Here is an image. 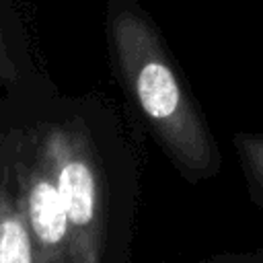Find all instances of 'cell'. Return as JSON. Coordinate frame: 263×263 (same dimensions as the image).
Instances as JSON below:
<instances>
[{
    "label": "cell",
    "mask_w": 263,
    "mask_h": 263,
    "mask_svg": "<svg viewBox=\"0 0 263 263\" xmlns=\"http://www.w3.org/2000/svg\"><path fill=\"white\" fill-rule=\"evenodd\" d=\"M0 263H33L29 232L14 216L0 220Z\"/></svg>",
    "instance_id": "4"
},
{
    "label": "cell",
    "mask_w": 263,
    "mask_h": 263,
    "mask_svg": "<svg viewBox=\"0 0 263 263\" xmlns=\"http://www.w3.org/2000/svg\"><path fill=\"white\" fill-rule=\"evenodd\" d=\"M55 187L66 208L70 226H74L76 230L90 228L97 220L99 208V189L90 164L80 156L68 154L58 166Z\"/></svg>",
    "instance_id": "2"
},
{
    "label": "cell",
    "mask_w": 263,
    "mask_h": 263,
    "mask_svg": "<svg viewBox=\"0 0 263 263\" xmlns=\"http://www.w3.org/2000/svg\"><path fill=\"white\" fill-rule=\"evenodd\" d=\"M240 148H242L245 160L249 162L253 175L263 183V140L242 138L240 140Z\"/></svg>",
    "instance_id": "5"
},
{
    "label": "cell",
    "mask_w": 263,
    "mask_h": 263,
    "mask_svg": "<svg viewBox=\"0 0 263 263\" xmlns=\"http://www.w3.org/2000/svg\"><path fill=\"white\" fill-rule=\"evenodd\" d=\"M29 218L35 236L45 247H58L68 236V214L55 183L39 179L29 193Z\"/></svg>",
    "instance_id": "3"
},
{
    "label": "cell",
    "mask_w": 263,
    "mask_h": 263,
    "mask_svg": "<svg viewBox=\"0 0 263 263\" xmlns=\"http://www.w3.org/2000/svg\"><path fill=\"white\" fill-rule=\"evenodd\" d=\"M113 31L123 76L146 119L175 158L189 168L208 171L216 156L208 132L148 23L132 10H123Z\"/></svg>",
    "instance_id": "1"
}]
</instances>
